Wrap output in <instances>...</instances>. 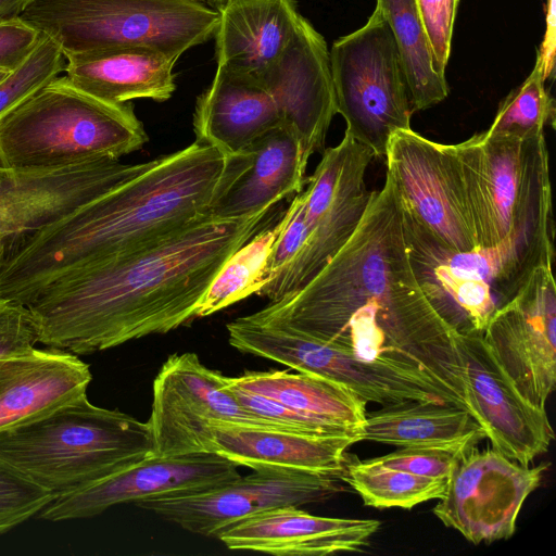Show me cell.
I'll use <instances>...</instances> for the list:
<instances>
[{
	"mask_svg": "<svg viewBox=\"0 0 556 556\" xmlns=\"http://www.w3.org/2000/svg\"><path fill=\"white\" fill-rule=\"evenodd\" d=\"M252 315L367 364L430 378L466 403L459 330L419 285L402 210L388 186L372 195L353 235L306 286Z\"/></svg>",
	"mask_w": 556,
	"mask_h": 556,
	"instance_id": "obj_1",
	"label": "cell"
},
{
	"mask_svg": "<svg viewBox=\"0 0 556 556\" xmlns=\"http://www.w3.org/2000/svg\"><path fill=\"white\" fill-rule=\"evenodd\" d=\"M274 207L240 218L206 215L59 277L26 305L38 343L88 355L189 324L224 263L274 217Z\"/></svg>",
	"mask_w": 556,
	"mask_h": 556,
	"instance_id": "obj_2",
	"label": "cell"
},
{
	"mask_svg": "<svg viewBox=\"0 0 556 556\" xmlns=\"http://www.w3.org/2000/svg\"><path fill=\"white\" fill-rule=\"evenodd\" d=\"M238 156L194 140L33 232L7 239L0 295L27 305L59 277L132 252L208 215Z\"/></svg>",
	"mask_w": 556,
	"mask_h": 556,
	"instance_id": "obj_3",
	"label": "cell"
},
{
	"mask_svg": "<svg viewBox=\"0 0 556 556\" xmlns=\"http://www.w3.org/2000/svg\"><path fill=\"white\" fill-rule=\"evenodd\" d=\"M478 249L498 261L517 292L540 266L554 261V220L544 132L517 138L488 130L452 144Z\"/></svg>",
	"mask_w": 556,
	"mask_h": 556,
	"instance_id": "obj_4",
	"label": "cell"
},
{
	"mask_svg": "<svg viewBox=\"0 0 556 556\" xmlns=\"http://www.w3.org/2000/svg\"><path fill=\"white\" fill-rule=\"evenodd\" d=\"M153 455L148 422L96 406L87 394L0 432V458L54 497Z\"/></svg>",
	"mask_w": 556,
	"mask_h": 556,
	"instance_id": "obj_5",
	"label": "cell"
},
{
	"mask_svg": "<svg viewBox=\"0 0 556 556\" xmlns=\"http://www.w3.org/2000/svg\"><path fill=\"white\" fill-rule=\"evenodd\" d=\"M147 141L130 102L100 100L58 76L0 119V165L35 168L121 159Z\"/></svg>",
	"mask_w": 556,
	"mask_h": 556,
	"instance_id": "obj_6",
	"label": "cell"
},
{
	"mask_svg": "<svg viewBox=\"0 0 556 556\" xmlns=\"http://www.w3.org/2000/svg\"><path fill=\"white\" fill-rule=\"evenodd\" d=\"M20 17L64 59L126 47L180 58L214 37L219 12L188 0H33Z\"/></svg>",
	"mask_w": 556,
	"mask_h": 556,
	"instance_id": "obj_7",
	"label": "cell"
},
{
	"mask_svg": "<svg viewBox=\"0 0 556 556\" xmlns=\"http://www.w3.org/2000/svg\"><path fill=\"white\" fill-rule=\"evenodd\" d=\"M337 113L345 132L386 157L391 135L410 128L409 90L390 26L376 8L367 23L329 51Z\"/></svg>",
	"mask_w": 556,
	"mask_h": 556,
	"instance_id": "obj_8",
	"label": "cell"
},
{
	"mask_svg": "<svg viewBox=\"0 0 556 556\" xmlns=\"http://www.w3.org/2000/svg\"><path fill=\"white\" fill-rule=\"evenodd\" d=\"M374 152L344 132L325 149L307 187L302 190L307 240L296 258L266 283L258 295L277 302L306 286L346 243L362 220L375 191L365 185Z\"/></svg>",
	"mask_w": 556,
	"mask_h": 556,
	"instance_id": "obj_9",
	"label": "cell"
},
{
	"mask_svg": "<svg viewBox=\"0 0 556 556\" xmlns=\"http://www.w3.org/2000/svg\"><path fill=\"white\" fill-rule=\"evenodd\" d=\"M386 160L408 231L442 252L478 249L452 144L431 141L410 128L400 129L388 141Z\"/></svg>",
	"mask_w": 556,
	"mask_h": 556,
	"instance_id": "obj_10",
	"label": "cell"
},
{
	"mask_svg": "<svg viewBox=\"0 0 556 556\" xmlns=\"http://www.w3.org/2000/svg\"><path fill=\"white\" fill-rule=\"evenodd\" d=\"M217 421L289 430L243 407L227 387L226 376L205 367L197 354L169 355L153 381L147 421L154 456L213 453L211 424Z\"/></svg>",
	"mask_w": 556,
	"mask_h": 556,
	"instance_id": "obj_11",
	"label": "cell"
},
{
	"mask_svg": "<svg viewBox=\"0 0 556 556\" xmlns=\"http://www.w3.org/2000/svg\"><path fill=\"white\" fill-rule=\"evenodd\" d=\"M340 478L343 475L262 468L205 491L134 504L191 533L216 538L224 529L266 510L323 503L341 491Z\"/></svg>",
	"mask_w": 556,
	"mask_h": 556,
	"instance_id": "obj_12",
	"label": "cell"
},
{
	"mask_svg": "<svg viewBox=\"0 0 556 556\" xmlns=\"http://www.w3.org/2000/svg\"><path fill=\"white\" fill-rule=\"evenodd\" d=\"M546 469L545 464L523 466L494 448L473 446L458 457L432 511L444 526L476 545L507 540Z\"/></svg>",
	"mask_w": 556,
	"mask_h": 556,
	"instance_id": "obj_13",
	"label": "cell"
},
{
	"mask_svg": "<svg viewBox=\"0 0 556 556\" xmlns=\"http://www.w3.org/2000/svg\"><path fill=\"white\" fill-rule=\"evenodd\" d=\"M482 338L521 395L538 408L556 384V289L552 266L538 267L490 317Z\"/></svg>",
	"mask_w": 556,
	"mask_h": 556,
	"instance_id": "obj_14",
	"label": "cell"
},
{
	"mask_svg": "<svg viewBox=\"0 0 556 556\" xmlns=\"http://www.w3.org/2000/svg\"><path fill=\"white\" fill-rule=\"evenodd\" d=\"M457 348L470 415L483 428L492 448L529 466L555 439L546 410L521 395L481 332L459 331Z\"/></svg>",
	"mask_w": 556,
	"mask_h": 556,
	"instance_id": "obj_15",
	"label": "cell"
},
{
	"mask_svg": "<svg viewBox=\"0 0 556 556\" xmlns=\"http://www.w3.org/2000/svg\"><path fill=\"white\" fill-rule=\"evenodd\" d=\"M149 164L103 156L53 167L5 168L0 178V236L9 239L40 229Z\"/></svg>",
	"mask_w": 556,
	"mask_h": 556,
	"instance_id": "obj_16",
	"label": "cell"
},
{
	"mask_svg": "<svg viewBox=\"0 0 556 556\" xmlns=\"http://www.w3.org/2000/svg\"><path fill=\"white\" fill-rule=\"evenodd\" d=\"M237 467L215 453L153 455L87 486L53 497L38 517L50 521L89 518L118 504L205 491L240 478Z\"/></svg>",
	"mask_w": 556,
	"mask_h": 556,
	"instance_id": "obj_17",
	"label": "cell"
},
{
	"mask_svg": "<svg viewBox=\"0 0 556 556\" xmlns=\"http://www.w3.org/2000/svg\"><path fill=\"white\" fill-rule=\"evenodd\" d=\"M261 84L274 99L281 125L299 139L305 159L323 152L337 114L336 97L327 42L304 16Z\"/></svg>",
	"mask_w": 556,
	"mask_h": 556,
	"instance_id": "obj_18",
	"label": "cell"
},
{
	"mask_svg": "<svg viewBox=\"0 0 556 556\" xmlns=\"http://www.w3.org/2000/svg\"><path fill=\"white\" fill-rule=\"evenodd\" d=\"M379 527L375 519L320 517L287 506L248 517L220 531L216 539L232 551L324 556L363 548Z\"/></svg>",
	"mask_w": 556,
	"mask_h": 556,
	"instance_id": "obj_19",
	"label": "cell"
},
{
	"mask_svg": "<svg viewBox=\"0 0 556 556\" xmlns=\"http://www.w3.org/2000/svg\"><path fill=\"white\" fill-rule=\"evenodd\" d=\"M92 379L78 355L54 348L0 358V432L33 421L87 394Z\"/></svg>",
	"mask_w": 556,
	"mask_h": 556,
	"instance_id": "obj_20",
	"label": "cell"
},
{
	"mask_svg": "<svg viewBox=\"0 0 556 556\" xmlns=\"http://www.w3.org/2000/svg\"><path fill=\"white\" fill-rule=\"evenodd\" d=\"M213 453L237 466L343 475L356 435L306 434L233 422H212Z\"/></svg>",
	"mask_w": 556,
	"mask_h": 556,
	"instance_id": "obj_21",
	"label": "cell"
},
{
	"mask_svg": "<svg viewBox=\"0 0 556 556\" xmlns=\"http://www.w3.org/2000/svg\"><path fill=\"white\" fill-rule=\"evenodd\" d=\"M307 162L293 131L283 125L268 130L244 151L240 168L208 215L240 218L275 206L303 190Z\"/></svg>",
	"mask_w": 556,
	"mask_h": 556,
	"instance_id": "obj_22",
	"label": "cell"
},
{
	"mask_svg": "<svg viewBox=\"0 0 556 556\" xmlns=\"http://www.w3.org/2000/svg\"><path fill=\"white\" fill-rule=\"evenodd\" d=\"M214 34L217 67L261 83L296 31V0H229Z\"/></svg>",
	"mask_w": 556,
	"mask_h": 556,
	"instance_id": "obj_23",
	"label": "cell"
},
{
	"mask_svg": "<svg viewBox=\"0 0 556 556\" xmlns=\"http://www.w3.org/2000/svg\"><path fill=\"white\" fill-rule=\"evenodd\" d=\"M279 125L277 106L264 85L223 67H217L212 83L195 102V141L227 155L242 153Z\"/></svg>",
	"mask_w": 556,
	"mask_h": 556,
	"instance_id": "obj_24",
	"label": "cell"
},
{
	"mask_svg": "<svg viewBox=\"0 0 556 556\" xmlns=\"http://www.w3.org/2000/svg\"><path fill=\"white\" fill-rule=\"evenodd\" d=\"M65 76L78 89L110 103L135 99L164 102L175 89L178 56L126 47L66 58Z\"/></svg>",
	"mask_w": 556,
	"mask_h": 556,
	"instance_id": "obj_25",
	"label": "cell"
},
{
	"mask_svg": "<svg viewBox=\"0 0 556 556\" xmlns=\"http://www.w3.org/2000/svg\"><path fill=\"white\" fill-rule=\"evenodd\" d=\"M227 383L279 402L325 435L359 438L366 419L364 400L348 387L318 375L281 370L248 372L227 377Z\"/></svg>",
	"mask_w": 556,
	"mask_h": 556,
	"instance_id": "obj_26",
	"label": "cell"
},
{
	"mask_svg": "<svg viewBox=\"0 0 556 556\" xmlns=\"http://www.w3.org/2000/svg\"><path fill=\"white\" fill-rule=\"evenodd\" d=\"M470 413L438 402L412 401L367 413L359 439L399 447H439L466 452L485 439Z\"/></svg>",
	"mask_w": 556,
	"mask_h": 556,
	"instance_id": "obj_27",
	"label": "cell"
},
{
	"mask_svg": "<svg viewBox=\"0 0 556 556\" xmlns=\"http://www.w3.org/2000/svg\"><path fill=\"white\" fill-rule=\"evenodd\" d=\"M394 36L414 111L431 108L448 94L445 75L437 72L415 0H377Z\"/></svg>",
	"mask_w": 556,
	"mask_h": 556,
	"instance_id": "obj_28",
	"label": "cell"
},
{
	"mask_svg": "<svg viewBox=\"0 0 556 556\" xmlns=\"http://www.w3.org/2000/svg\"><path fill=\"white\" fill-rule=\"evenodd\" d=\"M285 222L286 210L228 257L203 294L197 318L222 311L263 288L265 267Z\"/></svg>",
	"mask_w": 556,
	"mask_h": 556,
	"instance_id": "obj_29",
	"label": "cell"
},
{
	"mask_svg": "<svg viewBox=\"0 0 556 556\" xmlns=\"http://www.w3.org/2000/svg\"><path fill=\"white\" fill-rule=\"evenodd\" d=\"M365 506L410 509L444 494L447 479L428 478L389 468L372 459L345 464L343 478Z\"/></svg>",
	"mask_w": 556,
	"mask_h": 556,
	"instance_id": "obj_30",
	"label": "cell"
},
{
	"mask_svg": "<svg viewBox=\"0 0 556 556\" xmlns=\"http://www.w3.org/2000/svg\"><path fill=\"white\" fill-rule=\"evenodd\" d=\"M555 101L545 88L539 59L526 80L511 90L500 103L489 132L528 138L544 132L555 125Z\"/></svg>",
	"mask_w": 556,
	"mask_h": 556,
	"instance_id": "obj_31",
	"label": "cell"
},
{
	"mask_svg": "<svg viewBox=\"0 0 556 556\" xmlns=\"http://www.w3.org/2000/svg\"><path fill=\"white\" fill-rule=\"evenodd\" d=\"M59 46L47 35L27 58L0 83V119L64 71Z\"/></svg>",
	"mask_w": 556,
	"mask_h": 556,
	"instance_id": "obj_32",
	"label": "cell"
},
{
	"mask_svg": "<svg viewBox=\"0 0 556 556\" xmlns=\"http://www.w3.org/2000/svg\"><path fill=\"white\" fill-rule=\"evenodd\" d=\"M53 497L0 458V535L38 515Z\"/></svg>",
	"mask_w": 556,
	"mask_h": 556,
	"instance_id": "obj_33",
	"label": "cell"
},
{
	"mask_svg": "<svg viewBox=\"0 0 556 556\" xmlns=\"http://www.w3.org/2000/svg\"><path fill=\"white\" fill-rule=\"evenodd\" d=\"M308 232V226L304 213L303 197L302 192H299L294 194L290 204L286 208V222L274 242L265 267V285L292 264L303 249L307 240Z\"/></svg>",
	"mask_w": 556,
	"mask_h": 556,
	"instance_id": "obj_34",
	"label": "cell"
},
{
	"mask_svg": "<svg viewBox=\"0 0 556 556\" xmlns=\"http://www.w3.org/2000/svg\"><path fill=\"white\" fill-rule=\"evenodd\" d=\"M463 453L439 447H400L372 460L421 477L447 479Z\"/></svg>",
	"mask_w": 556,
	"mask_h": 556,
	"instance_id": "obj_35",
	"label": "cell"
},
{
	"mask_svg": "<svg viewBox=\"0 0 556 556\" xmlns=\"http://www.w3.org/2000/svg\"><path fill=\"white\" fill-rule=\"evenodd\" d=\"M437 72L445 75L459 0H415Z\"/></svg>",
	"mask_w": 556,
	"mask_h": 556,
	"instance_id": "obj_36",
	"label": "cell"
},
{
	"mask_svg": "<svg viewBox=\"0 0 556 556\" xmlns=\"http://www.w3.org/2000/svg\"><path fill=\"white\" fill-rule=\"evenodd\" d=\"M38 343V330L26 305L0 295V358Z\"/></svg>",
	"mask_w": 556,
	"mask_h": 556,
	"instance_id": "obj_37",
	"label": "cell"
},
{
	"mask_svg": "<svg viewBox=\"0 0 556 556\" xmlns=\"http://www.w3.org/2000/svg\"><path fill=\"white\" fill-rule=\"evenodd\" d=\"M40 35L21 17L0 22V68L15 70L35 48Z\"/></svg>",
	"mask_w": 556,
	"mask_h": 556,
	"instance_id": "obj_38",
	"label": "cell"
},
{
	"mask_svg": "<svg viewBox=\"0 0 556 556\" xmlns=\"http://www.w3.org/2000/svg\"><path fill=\"white\" fill-rule=\"evenodd\" d=\"M556 0H545V33L536 52L545 81L555 76Z\"/></svg>",
	"mask_w": 556,
	"mask_h": 556,
	"instance_id": "obj_39",
	"label": "cell"
},
{
	"mask_svg": "<svg viewBox=\"0 0 556 556\" xmlns=\"http://www.w3.org/2000/svg\"><path fill=\"white\" fill-rule=\"evenodd\" d=\"M33 0H0V22L20 17Z\"/></svg>",
	"mask_w": 556,
	"mask_h": 556,
	"instance_id": "obj_40",
	"label": "cell"
},
{
	"mask_svg": "<svg viewBox=\"0 0 556 556\" xmlns=\"http://www.w3.org/2000/svg\"><path fill=\"white\" fill-rule=\"evenodd\" d=\"M7 250V239L0 236V268Z\"/></svg>",
	"mask_w": 556,
	"mask_h": 556,
	"instance_id": "obj_41",
	"label": "cell"
},
{
	"mask_svg": "<svg viewBox=\"0 0 556 556\" xmlns=\"http://www.w3.org/2000/svg\"><path fill=\"white\" fill-rule=\"evenodd\" d=\"M229 0H211V7L217 11L223 9Z\"/></svg>",
	"mask_w": 556,
	"mask_h": 556,
	"instance_id": "obj_42",
	"label": "cell"
},
{
	"mask_svg": "<svg viewBox=\"0 0 556 556\" xmlns=\"http://www.w3.org/2000/svg\"><path fill=\"white\" fill-rule=\"evenodd\" d=\"M10 71L1 70L0 68V83L10 74Z\"/></svg>",
	"mask_w": 556,
	"mask_h": 556,
	"instance_id": "obj_43",
	"label": "cell"
},
{
	"mask_svg": "<svg viewBox=\"0 0 556 556\" xmlns=\"http://www.w3.org/2000/svg\"><path fill=\"white\" fill-rule=\"evenodd\" d=\"M188 1H192V2H197V3H201V4L211 7V0H188Z\"/></svg>",
	"mask_w": 556,
	"mask_h": 556,
	"instance_id": "obj_44",
	"label": "cell"
},
{
	"mask_svg": "<svg viewBox=\"0 0 556 556\" xmlns=\"http://www.w3.org/2000/svg\"><path fill=\"white\" fill-rule=\"evenodd\" d=\"M4 170H5V168L0 165V178L2 177Z\"/></svg>",
	"mask_w": 556,
	"mask_h": 556,
	"instance_id": "obj_45",
	"label": "cell"
}]
</instances>
